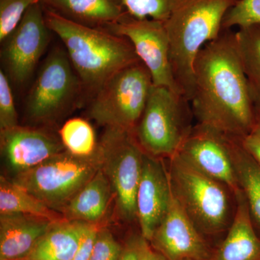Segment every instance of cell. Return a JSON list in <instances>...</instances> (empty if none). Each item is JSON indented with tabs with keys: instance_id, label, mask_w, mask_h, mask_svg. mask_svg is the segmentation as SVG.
Instances as JSON below:
<instances>
[{
	"instance_id": "cell-1",
	"label": "cell",
	"mask_w": 260,
	"mask_h": 260,
	"mask_svg": "<svg viewBox=\"0 0 260 260\" xmlns=\"http://www.w3.org/2000/svg\"><path fill=\"white\" fill-rule=\"evenodd\" d=\"M197 124L243 139L256 126V107L243 70L235 32L223 30L201 49L190 99Z\"/></svg>"
},
{
	"instance_id": "cell-2",
	"label": "cell",
	"mask_w": 260,
	"mask_h": 260,
	"mask_svg": "<svg viewBox=\"0 0 260 260\" xmlns=\"http://www.w3.org/2000/svg\"><path fill=\"white\" fill-rule=\"evenodd\" d=\"M44 9L48 28L61 39L83 90L91 98L112 75L140 61L126 38L104 28L75 23Z\"/></svg>"
},
{
	"instance_id": "cell-3",
	"label": "cell",
	"mask_w": 260,
	"mask_h": 260,
	"mask_svg": "<svg viewBox=\"0 0 260 260\" xmlns=\"http://www.w3.org/2000/svg\"><path fill=\"white\" fill-rule=\"evenodd\" d=\"M235 0H180L164 22L173 74L181 93L190 101L195 61L201 49L223 30L224 17Z\"/></svg>"
},
{
	"instance_id": "cell-4",
	"label": "cell",
	"mask_w": 260,
	"mask_h": 260,
	"mask_svg": "<svg viewBox=\"0 0 260 260\" xmlns=\"http://www.w3.org/2000/svg\"><path fill=\"white\" fill-rule=\"evenodd\" d=\"M169 160L173 194L202 234L229 230L235 210L227 186L200 172L178 154Z\"/></svg>"
},
{
	"instance_id": "cell-5",
	"label": "cell",
	"mask_w": 260,
	"mask_h": 260,
	"mask_svg": "<svg viewBox=\"0 0 260 260\" xmlns=\"http://www.w3.org/2000/svg\"><path fill=\"white\" fill-rule=\"evenodd\" d=\"M190 102L171 89L153 85L134 134L143 151L169 159L178 153L191 133Z\"/></svg>"
},
{
	"instance_id": "cell-6",
	"label": "cell",
	"mask_w": 260,
	"mask_h": 260,
	"mask_svg": "<svg viewBox=\"0 0 260 260\" xmlns=\"http://www.w3.org/2000/svg\"><path fill=\"white\" fill-rule=\"evenodd\" d=\"M102 164L99 148L88 158L75 156L64 150L37 167L19 173L11 180L59 213L102 169Z\"/></svg>"
},
{
	"instance_id": "cell-7",
	"label": "cell",
	"mask_w": 260,
	"mask_h": 260,
	"mask_svg": "<svg viewBox=\"0 0 260 260\" xmlns=\"http://www.w3.org/2000/svg\"><path fill=\"white\" fill-rule=\"evenodd\" d=\"M153 83L141 61L112 75L91 98L89 117L104 127H119L134 133Z\"/></svg>"
},
{
	"instance_id": "cell-8",
	"label": "cell",
	"mask_w": 260,
	"mask_h": 260,
	"mask_svg": "<svg viewBox=\"0 0 260 260\" xmlns=\"http://www.w3.org/2000/svg\"><path fill=\"white\" fill-rule=\"evenodd\" d=\"M83 91L65 49L54 48L27 97V116L36 124H55L77 105Z\"/></svg>"
},
{
	"instance_id": "cell-9",
	"label": "cell",
	"mask_w": 260,
	"mask_h": 260,
	"mask_svg": "<svg viewBox=\"0 0 260 260\" xmlns=\"http://www.w3.org/2000/svg\"><path fill=\"white\" fill-rule=\"evenodd\" d=\"M99 148L101 169L112 186L118 217L123 221H134L145 152L133 132L119 127H105Z\"/></svg>"
},
{
	"instance_id": "cell-10",
	"label": "cell",
	"mask_w": 260,
	"mask_h": 260,
	"mask_svg": "<svg viewBox=\"0 0 260 260\" xmlns=\"http://www.w3.org/2000/svg\"><path fill=\"white\" fill-rule=\"evenodd\" d=\"M104 29L129 41L137 56L151 75L154 85L182 94L173 74L169 37L164 22L137 19L126 13L119 21Z\"/></svg>"
},
{
	"instance_id": "cell-11",
	"label": "cell",
	"mask_w": 260,
	"mask_h": 260,
	"mask_svg": "<svg viewBox=\"0 0 260 260\" xmlns=\"http://www.w3.org/2000/svg\"><path fill=\"white\" fill-rule=\"evenodd\" d=\"M42 3L32 5L17 28L3 42L2 62L13 83L20 85L30 79L49 42V28Z\"/></svg>"
},
{
	"instance_id": "cell-12",
	"label": "cell",
	"mask_w": 260,
	"mask_h": 260,
	"mask_svg": "<svg viewBox=\"0 0 260 260\" xmlns=\"http://www.w3.org/2000/svg\"><path fill=\"white\" fill-rule=\"evenodd\" d=\"M233 138L197 124L177 154L200 172L223 183L236 198L241 189L233 160Z\"/></svg>"
},
{
	"instance_id": "cell-13",
	"label": "cell",
	"mask_w": 260,
	"mask_h": 260,
	"mask_svg": "<svg viewBox=\"0 0 260 260\" xmlns=\"http://www.w3.org/2000/svg\"><path fill=\"white\" fill-rule=\"evenodd\" d=\"M149 242L167 260H211L203 234L174 194L167 213Z\"/></svg>"
},
{
	"instance_id": "cell-14",
	"label": "cell",
	"mask_w": 260,
	"mask_h": 260,
	"mask_svg": "<svg viewBox=\"0 0 260 260\" xmlns=\"http://www.w3.org/2000/svg\"><path fill=\"white\" fill-rule=\"evenodd\" d=\"M164 159L144 154L136 198L137 220L142 237L148 242L161 223L173 198L169 170Z\"/></svg>"
},
{
	"instance_id": "cell-15",
	"label": "cell",
	"mask_w": 260,
	"mask_h": 260,
	"mask_svg": "<svg viewBox=\"0 0 260 260\" xmlns=\"http://www.w3.org/2000/svg\"><path fill=\"white\" fill-rule=\"evenodd\" d=\"M0 149L15 175L65 150L59 137L49 130L20 125L0 130Z\"/></svg>"
},
{
	"instance_id": "cell-16",
	"label": "cell",
	"mask_w": 260,
	"mask_h": 260,
	"mask_svg": "<svg viewBox=\"0 0 260 260\" xmlns=\"http://www.w3.org/2000/svg\"><path fill=\"white\" fill-rule=\"evenodd\" d=\"M56 221L25 215H0V260H23Z\"/></svg>"
},
{
	"instance_id": "cell-17",
	"label": "cell",
	"mask_w": 260,
	"mask_h": 260,
	"mask_svg": "<svg viewBox=\"0 0 260 260\" xmlns=\"http://www.w3.org/2000/svg\"><path fill=\"white\" fill-rule=\"evenodd\" d=\"M227 232L213 260H260V237L242 190L236 196L235 215Z\"/></svg>"
},
{
	"instance_id": "cell-18",
	"label": "cell",
	"mask_w": 260,
	"mask_h": 260,
	"mask_svg": "<svg viewBox=\"0 0 260 260\" xmlns=\"http://www.w3.org/2000/svg\"><path fill=\"white\" fill-rule=\"evenodd\" d=\"M113 199L110 182L100 169L59 213L69 221L102 223Z\"/></svg>"
},
{
	"instance_id": "cell-19",
	"label": "cell",
	"mask_w": 260,
	"mask_h": 260,
	"mask_svg": "<svg viewBox=\"0 0 260 260\" xmlns=\"http://www.w3.org/2000/svg\"><path fill=\"white\" fill-rule=\"evenodd\" d=\"M45 9L93 28H105L126 14L121 0H41Z\"/></svg>"
},
{
	"instance_id": "cell-20",
	"label": "cell",
	"mask_w": 260,
	"mask_h": 260,
	"mask_svg": "<svg viewBox=\"0 0 260 260\" xmlns=\"http://www.w3.org/2000/svg\"><path fill=\"white\" fill-rule=\"evenodd\" d=\"M85 222H54L23 260H73Z\"/></svg>"
},
{
	"instance_id": "cell-21",
	"label": "cell",
	"mask_w": 260,
	"mask_h": 260,
	"mask_svg": "<svg viewBox=\"0 0 260 260\" xmlns=\"http://www.w3.org/2000/svg\"><path fill=\"white\" fill-rule=\"evenodd\" d=\"M232 150L239 186L260 237V166L243 146L242 140L233 138Z\"/></svg>"
},
{
	"instance_id": "cell-22",
	"label": "cell",
	"mask_w": 260,
	"mask_h": 260,
	"mask_svg": "<svg viewBox=\"0 0 260 260\" xmlns=\"http://www.w3.org/2000/svg\"><path fill=\"white\" fill-rule=\"evenodd\" d=\"M25 214L49 219L64 220L61 214L51 209L40 200L4 176L0 177V215Z\"/></svg>"
},
{
	"instance_id": "cell-23",
	"label": "cell",
	"mask_w": 260,
	"mask_h": 260,
	"mask_svg": "<svg viewBox=\"0 0 260 260\" xmlns=\"http://www.w3.org/2000/svg\"><path fill=\"white\" fill-rule=\"evenodd\" d=\"M236 44L255 107L260 106V25L238 28Z\"/></svg>"
},
{
	"instance_id": "cell-24",
	"label": "cell",
	"mask_w": 260,
	"mask_h": 260,
	"mask_svg": "<svg viewBox=\"0 0 260 260\" xmlns=\"http://www.w3.org/2000/svg\"><path fill=\"white\" fill-rule=\"evenodd\" d=\"M59 137L65 150L80 158L91 156L99 148L93 126L83 118L65 121L59 130Z\"/></svg>"
},
{
	"instance_id": "cell-25",
	"label": "cell",
	"mask_w": 260,
	"mask_h": 260,
	"mask_svg": "<svg viewBox=\"0 0 260 260\" xmlns=\"http://www.w3.org/2000/svg\"><path fill=\"white\" fill-rule=\"evenodd\" d=\"M126 13L137 19L165 22L180 0H121Z\"/></svg>"
},
{
	"instance_id": "cell-26",
	"label": "cell",
	"mask_w": 260,
	"mask_h": 260,
	"mask_svg": "<svg viewBox=\"0 0 260 260\" xmlns=\"http://www.w3.org/2000/svg\"><path fill=\"white\" fill-rule=\"evenodd\" d=\"M252 25H260V0H239L228 10L222 28L231 30Z\"/></svg>"
},
{
	"instance_id": "cell-27",
	"label": "cell",
	"mask_w": 260,
	"mask_h": 260,
	"mask_svg": "<svg viewBox=\"0 0 260 260\" xmlns=\"http://www.w3.org/2000/svg\"><path fill=\"white\" fill-rule=\"evenodd\" d=\"M41 0H0V42L17 28L27 10Z\"/></svg>"
},
{
	"instance_id": "cell-28",
	"label": "cell",
	"mask_w": 260,
	"mask_h": 260,
	"mask_svg": "<svg viewBox=\"0 0 260 260\" xmlns=\"http://www.w3.org/2000/svg\"><path fill=\"white\" fill-rule=\"evenodd\" d=\"M18 125V115L10 81L4 70H0V130Z\"/></svg>"
},
{
	"instance_id": "cell-29",
	"label": "cell",
	"mask_w": 260,
	"mask_h": 260,
	"mask_svg": "<svg viewBox=\"0 0 260 260\" xmlns=\"http://www.w3.org/2000/svg\"><path fill=\"white\" fill-rule=\"evenodd\" d=\"M123 249L112 233L105 227H101L89 260H119Z\"/></svg>"
},
{
	"instance_id": "cell-30",
	"label": "cell",
	"mask_w": 260,
	"mask_h": 260,
	"mask_svg": "<svg viewBox=\"0 0 260 260\" xmlns=\"http://www.w3.org/2000/svg\"><path fill=\"white\" fill-rule=\"evenodd\" d=\"M101 227L102 223H85L73 260L90 259L96 240L98 232Z\"/></svg>"
},
{
	"instance_id": "cell-31",
	"label": "cell",
	"mask_w": 260,
	"mask_h": 260,
	"mask_svg": "<svg viewBox=\"0 0 260 260\" xmlns=\"http://www.w3.org/2000/svg\"><path fill=\"white\" fill-rule=\"evenodd\" d=\"M242 143L260 166V126L256 124L254 129L242 139Z\"/></svg>"
},
{
	"instance_id": "cell-32",
	"label": "cell",
	"mask_w": 260,
	"mask_h": 260,
	"mask_svg": "<svg viewBox=\"0 0 260 260\" xmlns=\"http://www.w3.org/2000/svg\"><path fill=\"white\" fill-rule=\"evenodd\" d=\"M138 247L140 260H167L165 256L155 250L143 237L138 239Z\"/></svg>"
},
{
	"instance_id": "cell-33",
	"label": "cell",
	"mask_w": 260,
	"mask_h": 260,
	"mask_svg": "<svg viewBox=\"0 0 260 260\" xmlns=\"http://www.w3.org/2000/svg\"><path fill=\"white\" fill-rule=\"evenodd\" d=\"M138 239L131 241L122 251L119 260H140Z\"/></svg>"
},
{
	"instance_id": "cell-34",
	"label": "cell",
	"mask_w": 260,
	"mask_h": 260,
	"mask_svg": "<svg viewBox=\"0 0 260 260\" xmlns=\"http://www.w3.org/2000/svg\"><path fill=\"white\" fill-rule=\"evenodd\" d=\"M255 113L256 124H257V125L260 126V106L256 107Z\"/></svg>"
},
{
	"instance_id": "cell-35",
	"label": "cell",
	"mask_w": 260,
	"mask_h": 260,
	"mask_svg": "<svg viewBox=\"0 0 260 260\" xmlns=\"http://www.w3.org/2000/svg\"><path fill=\"white\" fill-rule=\"evenodd\" d=\"M236 2L239 1V0H235Z\"/></svg>"
}]
</instances>
